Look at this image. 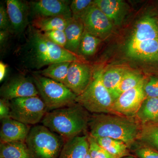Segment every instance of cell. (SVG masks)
Segmentation results:
<instances>
[{
	"mask_svg": "<svg viewBox=\"0 0 158 158\" xmlns=\"http://www.w3.org/2000/svg\"><path fill=\"white\" fill-rule=\"evenodd\" d=\"M144 80L135 88L122 94L114 101V113L122 116L133 117L146 98L144 90Z\"/></svg>",
	"mask_w": 158,
	"mask_h": 158,
	"instance_id": "9",
	"label": "cell"
},
{
	"mask_svg": "<svg viewBox=\"0 0 158 158\" xmlns=\"http://www.w3.org/2000/svg\"><path fill=\"white\" fill-rule=\"evenodd\" d=\"M85 30L80 19L72 18L64 30L66 37L65 48L78 55L79 46Z\"/></svg>",
	"mask_w": 158,
	"mask_h": 158,
	"instance_id": "19",
	"label": "cell"
},
{
	"mask_svg": "<svg viewBox=\"0 0 158 158\" xmlns=\"http://www.w3.org/2000/svg\"><path fill=\"white\" fill-rule=\"evenodd\" d=\"M135 154L138 158H158V151L143 144L135 149Z\"/></svg>",
	"mask_w": 158,
	"mask_h": 158,
	"instance_id": "33",
	"label": "cell"
},
{
	"mask_svg": "<svg viewBox=\"0 0 158 158\" xmlns=\"http://www.w3.org/2000/svg\"><path fill=\"white\" fill-rule=\"evenodd\" d=\"M102 72L98 71L94 74L87 89L77 96L76 103L94 114H116L113 110V97L102 82Z\"/></svg>",
	"mask_w": 158,
	"mask_h": 158,
	"instance_id": "5",
	"label": "cell"
},
{
	"mask_svg": "<svg viewBox=\"0 0 158 158\" xmlns=\"http://www.w3.org/2000/svg\"><path fill=\"white\" fill-rule=\"evenodd\" d=\"M89 141L88 152L92 158H116L104 149L97 142L95 138L88 136Z\"/></svg>",
	"mask_w": 158,
	"mask_h": 158,
	"instance_id": "29",
	"label": "cell"
},
{
	"mask_svg": "<svg viewBox=\"0 0 158 158\" xmlns=\"http://www.w3.org/2000/svg\"><path fill=\"white\" fill-rule=\"evenodd\" d=\"M10 33L11 32L9 31H0V45L1 48H3L8 42Z\"/></svg>",
	"mask_w": 158,
	"mask_h": 158,
	"instance_id": "36",
	"label": "cell"
},
{
	"mask_svg": "<svg viewBox=\"0 0 158 158\" xmlns=\"http://www.w3.org/2000/svg\"><path fill=\"white\" fill-rule=\"evenodd\" d=\"M90 118L88 111L76 103L48 112L41 122L52 132L68 140L88 128Z\"/></svg>",
	"mask_w": 158,
	"mask_h": 158,
	"instance_id": "3",
	"label": "cell"
},
{
	"mask_svg": "<svg viewBox=\"0 0 158 158\" xmlns=\"http://www.w3.org/2000/svg\"><path fill=\"white\" fill-rule=\"evenodd\" d=\"M144 79L139 73L127 71L118 86L110 92L114 101L122 94L135 88Z\"/></svg>",
	"mask_w": 158,
	"mask_h": 158,
	"instance_id": "25",
	"label": "cell"
},
{
	"mask_svg": "<svg viewBox=\"0 0 158 158\" xmlns=\"http://www.w3.org/2000/svg\"><path fill=\"white\" fill-rule=\"evenodd\" d=\"M131 58L151 62H158V40H144L127 46Z\"/></svg>",
	"mask_w": 158,
	"mask_h": 158,
	"instance_id": "15",
	"label": "cell"
},
{
	"mask_svg": "<svg viewBox=\"0 0 158 158\" xmlns=\"http://www.w3.org/2000/svg\"><path fill=\"white\" fill-rule=\"evenodd\" d=\"M30 130L29 125L11 117L4 118L2 120L0 131L1 143L25 142Z\"/></svg>",
	"mask_w": 158,
	"mask_h": 158,
	"instance_id": "14",
	"label": "cell"
},
{
	"mask_svg": "<svg viewBox=\"0 0 158 158\" xmlns=\"http://www.w3.org/2000/svg\"><path fill=\"white\" fill-rule=\"evenodd\" d=\"M25 142L35 158H56L64 144L62 137L43 125L31 129Z\"/></svg>",
	"mask_w": 158,
	"mask_h": 158,
	"instance_id": "6",
	"label": "cell"
},
{
	"mask_svg": "<svg viewBox=\"0 0 158 158\" xmlns=\"http://www.w3.org/2000/svg\"><path fill=\"white\" fill-rule=\"evenodd\" d=\"M79 18L86 31L100 39L107 37L113 30V24L94 2Z\"/></svg>",
	"mask_w": 158,
	"mask_h": 158,
	"instance_id": "8",
	"label": "cell"
},
{
	"mask_svg": "<svg viewBox=\"0 0 158 158\" xmlns=\"http://www.w3.org/2000/svg\"><path fill=\"white\" fill-rule=\"evenodd\" d=\"M127 71L123 69L115 68L102 72L103 84L110 92L118 86Z\"/></svg>",
	"mask_w": 158,
	"mask_h": 158,
	"instance_id": "28",
	"label": "cell"
},
{
	"mask_svg": "<svg viewBox=\"0 0 158 158\" xmlns=\"http://www.w3.org/2000/svg\"><path fill=\"white\" fill-rule=\"evenodd\" d=\"M136 116L144 125L158 122V98H146Z\"/></svg>",
	"mask_w": 158,
	"mask_h": 158,
	"instance_id": "21",
	"label": "cell"
},
{
	"mask_svg": "<svg viewBox=\"0 0 158 158\" xmlns=\"http://www.w3.org/2000/svg\"><path fill=\"white\" fill-rule=\"evenodd\" d=\"M151 40H158V20L152 16H145L136 24L127 45Z\"/></svg>",
	"mask_w": 158,
	"mask_h": 158,
	"instance_id": "16",
	"label": "cell"
},
{
	"mask_svg": "<svg viewBox=\"0 0 158 158\" xmlns=\"http://www.w3.org/2000/svg\"><path fill=\"white\" fill-rule=\"evenodd\" d=\"M88 150V135L76 136L64 143L59 158H85Z\"/></svg>",
	"mask_w": 158,
	"mask_h": 158,
	"instance_id": "18",
	"label": "cell"
},
{
	"mask_svg": "<svg viewBox=\"0 0 158 158\" xmlns=\"http://www.w3.org/2000/svg\"><path fill=\"white\" fill-rule=\"evenodd\" d=\"M85 158H92L90 156V155L89 154V152H88V154H87V155L85 157Z\"/></svg>",
	"mask_w": 158,
	"mask_h": 158,
	"instance_id": "39",
	"label": "cell"
},
{
	"mask_svg": "<svg viewBox=\"0 0 158 158\" xmlns=\"http://www.w3.org/2000/svg\"><path fill=\"white\" fill-rule=\"evenodd\" d=\"M94 74L91 66L84 61L72 62L63 84L78 96L88 88Z\"/></svg>",
	"mask_w": 158,
	"mask_h": 158,
	"instance_id": "11",
	"label": "cell"
},
{
	"mask_svg": "<svg viewBox=\"0 0 158 158\" xmlns=\"http://www.w3.org/2000/svg\"><path fill=\"white\" fill-rule=\"evenodd\" d=\"M122 158H136L134 156L129 155L123 157Z\"/></svg>",
	"mask_w": 158,
	"mask_h": 158,
	"instance_id": "38",
	"label": "cell"
},
{
	"mask_svg": "<svg viewBox=\"0 0 158 158\" xmlns=\"http://www.w3.org/2000/svg\"><path fill=\"white\" fill-rule=\"evenodd\" d=\"M138 139L144 145L158 151V122L144 125Z\"/></svg>",
	"mask_w": 158,
	"mask_h": 158,
	"instance_id": "27",
	"label": "cell"
},
{
	"mask_svg": "<svg viewBox=\"0 0 158 158\" xmlns=\"http://www.w3.org/2000/svg\"><path fill=\"white\" fill-rule=\"evenodd\" d=\"M71 63V62H64L54 63L48 66L45 69L36 73L46 77L64 84Z\"/></svg>",
	"mask_w": 158,
	"mask_h": 158,
	"instance_id": "24",
	"label": "cell"
},
{
	"mask_svg": "<svg viewBox=\"0 0 158 158\" xmlns=\"http://www.w3.org/2000/svg\"><path fill=\"white\" fill-rule=\"evenodd\" d=\"M7 65L4 62H0V81L2 82L5 78L7 73Z\"/></svg>",
	"mask_w": 158,
	"mask_h": 158,
	"instance_id": "37",
	"label": "cell"
},
{
	"mask_svg": "<svg viewBox=\"0 0 158 158\" xmlns=\"http://www.w3.org/2000/svg\"><path fill=\"white\" fill-rule=\"evenodd\" d=\"M94 3L116 25L121 23L126 14V4L121 0H95Z\"/></svg>",
	"mask_w": 158,
	"mask_h": 158,
	"instance_id": "17",
	"label": "cell"
},
{
	"mask_svg": "<svg viewBox=\"0 0 158 158\" xmlns=\"http://www.w3.org/2000/svg\"><path fill=\"white\" fill-rule=\"evenodd\" d=\"M27 34L25 42L18 50L17 55L27 69L39 70L58 62L83 61L81 57L55 44L31 25Z\"/></svg>",
	"mask_w": 158,
	"mask_h": 158,
	"instance_id": "1",
	"label": "cell"
},
{
	"mask_svg": "<svg viewBox=\"0 0 158 158\" xmlns=\"http://www.w3.org/2000/svg\"><path fill=\"white\" fill-rule=\"evenodd\" d=\"M144 90L146 98H158V77H151L144 83Z\"/></svg>",
	"mask_w": 158,
	"mask_h": 158,
	"instance_id": "32",
	"label": "cell"
},
{
	"mask_svg": "<svg viewBox=\"0 0 158 158\" xmlns=\"http://www.w3.org/2000/svg\"><path fill=\"white\" fill-rule=\"evenodd\" d=\"M91 0H73L70 4V8L73 17L79 18L80 15L93 3Z\"/></svg>",
	"mask_w": 158,
	"mask_h": 158,
	"instance_id": "30",
	"label": "cell"
},
{
	"mask_svg": "<svg viewBox=\"0 0 158 158\" xmlns=\"http://www.w3.org/2000/svg\"><path fill=\"white\" fill-rule=\"evenodd\" d=\"M0 95L2 99L10 101L21 98L39 96V93L32 79L19 75L12 77L2 85Z\"/></svg>",
	"mask_w": 158,
	"mask_h": 158,
	"instance_id": "10",
	"label": "cell"
},
{
	"mask_svg": "<svg viewBox=\"0 0 158 158\" xmlns=\"http://www.w3.org/2000/svg\"><path fill=\"white\" fill-rule=\"evenodd\" d=\"M1 158H33L25 142L1 143Z\"/></svg>",
	"mask_w": 158,
	"mask_h": 158,
	"instance_id": "22",
	"label": "cell"
},
{
	"mask_svg": "<svg viewBox=\"0 0 158 158\" xmlns=\"http://www.w3.org/2000/svg\"><path fill=\"white\" fill-rule=\"evenodd\" d=\"M43 33L52 42L57 45L65 48L66 44V37L64 31L55 30Z\"/></svg>",
	"mask_w": 158,
	"mask_h": 158,
	"instance_id": "31",
	"label": "cell"
},
{
	"mask_svg": "<svg viewBox=\"0 0 158 158\" xmlns=\"http://www.w3.org/2000/svg\"><path fill=\"white\" fill-rule=\"evenodd\" d=\"M69 1L63 0H39L29 2L30 12L35 17L61 16L71 18Z\"/></svg>",
	"mask_w": 158,
	"mask_h": 158,
	"instance_id": "12",
	"label": "cell"
},
{
	"mask_svg": "<svg viewBox=\"0 0 158 158\" xmlns=\"http://www.w3.org/2000/svg\"><path fill=\"white\" fill-rule=\"evenodd\" d=\"M0 30L9 31L12 33L11 23L7 9L2 5L0 6Z\"/></svg>",
	"mask_w": 158,
	"mask_h": 158,
	"instance_id": "34",
	"label": "cell"
},
{
	"mask_svg": "<svg viewBox=\"0 0 158 158\" xmlns=\"http://www.w3.org/2000/svg\"><path fill=\"white\" fill-rule=\"evenodd\" d=\"M32 79L48 111L76 103L77 95L62 83L34 73Z\"/></svg>",
	"mask_w": 158,
	"mask_h": 158,
	"instance_id": "4",
	"label": "cell"
},
{
	"mask_svg": "<svg viewBox=\"0 0 158 158\" xmlns=\"http://www.w3.org/2000/svg\"><path fill=\"white\" fill-rule=\"evenodd\" d=\"M71 18L61 16L35 17L31 25L43 33L55 30L64 31Z\"/></svg>",
	"mask_w": 158,
	"mask_h": 158,
	"instance_id": "20",
	"label": "cell"
},
{
	"mask_svg": "<svg viewBox=\"0 0 158 158\" xmlns=\"http://www.w3.org/2000/svg\"><path fill=\"white\" fill-rule=\"evenodd\" d=\"M101 39L92 35L85 30L82 36L78 55L84 57H90L96 52Z\"/></svg>",
	"mask_w": 158,
	"mask_h": 158,
	"instance_id": "26",
	"label": "cell"
},
{
	"mask_svg": "<svg viewBox=\"0 0 158 158\" xmlns=\"http://www.w3.org/2000/svg\"><path fill=\"white\" fill-rule=\"evenodd\" d=\"M6 3L12 32L22 34L30 26L29 3L20 0H7Z\"/></svg>",
	"mask_w": 158,
	"mask_h": 158,
	"instance_id": "13",
	"label": "cell"
},
{
	"mask_svg": "<svg viewBox=\"0 0 158 158\" xmlns=\"http://www.w3.org/2000/svg\"><path fill=\"white\" fill-rule=\"evenodd\" d=\"M9 117H10L9 102L1 98L0 100V118L2 120Z\"/></svg>",
	"mask_w": 158,
	"mask_h": 158,
	"instance_id": "35",
	"label": "cell"
},
{
	"mask_svg": "<svg viewBox=\"0 0 158 158\" xmlns=\"http://www.w3.org/2000/svg\"><path fill=\"white\" fill-rule=\"evenodd\" d=\"M90 116L89 135L108 137L123 141L128 147L139 139L142 127L133 118L114 114H93Z\"/></svg>",
	"mask_w": 158,
	"mask_h": 158,
	"instance_id": "2",
	"label": "cell"
},
{
	"mask_svg": "<svg viewBox=\"0 0 158 158\" xmlns=\"http://www.w3.org/2000/svg\"><path fill=\"white\" fill-rule=\"evenodd\" d=\"M9 102L10 117L28 125L42 121L48 112L44 102L39 96L21 98Z\"/></svg>",
	"mask_w": 158,
	"mask_h": 158,
	"instance_id": "7",
	"label": "cell"
},
{
	"mask_svg": "<svg viewBox=\"0 0 158 158\" xmlns=\"http://www.w3.org/2000/svg\"><path fill=\"white\" fill-rule=\"evenodd\" d=\"M94 138L101 147L116 158L131 155L129 151V148L123 141L108 137Z\"/></svg>",
	"mask_w": 158,
	"mask_h": 158,
	"instance_id": "23",
	"label": "cell"
}]
</instances>
